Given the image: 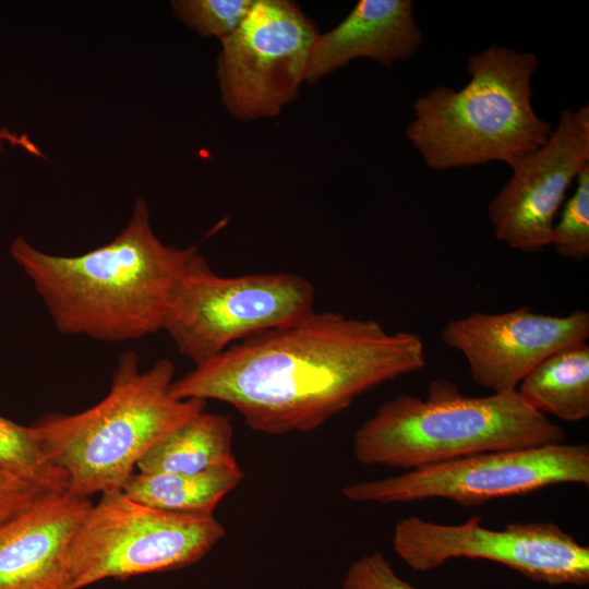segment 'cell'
I'll list each match as a JSON object with an SVG mask.
<instances>
[{"label":"cell","mask_w":589,"mask_h":589,"mask_svg":"<svg viewBox=\"0 0 589 589\" xmlns=\"http://www.w3.org/2000/svg\"><path fill=\"white\" fill-rule=\"evenodd\" d=\"M480 516L442 525L409 516L393 533V550L411 569L429 572L458 557L503 564L530 580L550 586H587L589 548L552 521L514 522L501 530L482 526Z\"/></svg>","instance_id":"cell-9"},{"label":"cell","mask_w":589,"mask_h":589,"mask_svg":"<svg viewBox=\"0 0 589 589\" xmlns=\"http://www.w3.org/2000/svg\"><path fill=\"white\" fill-rule=\"evenodd\" d=\"M314 300V286L303 276H220L197 251L172 290L161 330L196 366L245 338L308 314Z\"/></svg>","instance_id":"cell-6"},{"label":"cell","mask_w":589,"mask_h":589,"mask_svg":"<svg viewBox=\"0 0 589 589\" xmlns=\"http://www.w3.org/2000/svg\"><path fill=\"white\" fill-rule=\"evenodd\" d=\"M93 503L55 491L0 524V589H67L70 543Z\"/></svg>","instance_id":"cell-13"},{"label":"cell","mask_w":589,"mask_h":589,"mask_svg":"<svg viewBox=\"0 0 589 589\" xmlns=\"http://www.w3.org/2000/svg\"><path fill=\"white\" fill-rule=\"evenodd\" d=\"M0 467L27 472L51 467L43 456L32 425L0 416Z\"/></svg>","instance_id":"cell-21"},{"label":"cell","mask_w":589,"mask_h":589,"mask_svg":"<svg viewBox=\"0 0 589 589\" xmlns=\"http://www.w3.org/2000/svg\"><path fill=\"white\" fill-rule=\"evenodd\" d=\"M255 0H176L175 15L204 37L220 41L233 34L244 21Z\"/></svg>","instance_id":"cell-18"},{"label":"cell","mask_w":589,"mask_h":589,"mask_svg":"<svg viewBox=\"0 0 589 589\" xmlns=\"http://www.w3.org/2000/svg\"><path fill=\"white\" fill-rule=\"evenodd\" d=\"M228 416L202 411L163 436L140 459V472L197 473L238 465Z\"/></svg>","instance_id":"cell-15"},{"label":"cell","mask_w":589,"mask_h":589,"mask_svg":"<svg viewBox=\"0 0 589 589\" xmlns=\"http://www.w3.org/2000/svg\"><path fill=\"white\" fill-rule=\"evenodd\" d=\"M67 488V474L52 466L32 472L0 467V524L45 495Z\"/></svg>","instance_id":"cell-20"},{"label":"cell","mask_w":589,"mask_h":589,"mask_svg":"<svg viewBox=\"0 0 589 589\" xmlns=\"http://www.w3.org/2000/svg\"><path fill=\"white\" fill-rule=\"evenodd\" d=\"M588 337V312L557 316L529 308L473 312L449 321L441 333L443 342L465 357L472 381L492 393L516 390L544 359Z\"/></svg>","instance_id":"cell-12"},{"label":"cell","mask_w":589,"mask_h":589,"mask_svg":"<svg viewBox=\"0 0 589 589\" xmlns=\"http://www.w3.org/2000/svg\"><path fill=\"white\" fill-rule=\"evenodd\" d=\"M422 43L411 0H360L336 27L318 33L304 82L315 84L358 58L390 67L413 57Z\"/></svg>","instance_id":"cell-14"},{"label":"cell","mask_w":589,"mask_h":589,"mask_svg":"<svg viewBox=\"0 0 589 589\" xmlns=\"http://www.w3.org/2000/svg\"><path fill=\"white\" fill-rule=\"evenodd\" d=\"M342 589H418L400 578L380 552L361 556L347 569Z\"/></svg>","instance_id":"cell-22"},{"label":"cell","mask_w":589,"mask_h":589,"mask_svg":"<svg viewBox=\"0 0 589 589\" xmlns=\"http://www.w3.org/2000/svg\"><path fill=\"white\" fill-rule=\"evenodd\" d=\"M425 365L424 344L414 333L313 310L194 366L172 382L170 393L228 404L259 433H305L360 395Z\"/></svg>","instance_id":"cell-1"},{"label":"cell","mask_w":589,"mask_h":589,"mask_svg":"<svg viewBox=\"0 0 589 589\" xmlns=\"http://www.w3.org/2000/svg\"><path fill=\"white\" fill-rule=\"evenodd\" d=\"M533 52L491 46L469 57L461 89L437 86L417 98L406 136L425 165L448 170L503 161L543 145L552 131L532 106Z\"/></svg>","instance_id":"cell-5"},{"label":"cell","mask_w":589,"mask_h":589,"mask_svg":"<svg viewBox=\"0 0 589 589\" xmlns=\"http://www.w3.org/2000/svg\"><path fill=\"white\" fill-rule=\"evenodd\" d=\"M589 165V106L565 109L548 141L514 160L510 178L488 205L495 238L537 252L551 245L566 191Z\"/></svg>","instance_id":"cell-11"},{"label":"cell","mask_w":589,"mask_h":589,"mask_svg":"<svg viewBox=\"0 0 589 589\" xmlns=\"http://www.w3.org/2000/svg\"><path fill=\"white\" fill-rule=\"evenodd\" d=\"M315 23L290 0H255L238 29L221 40L220 96L241 121L277 117L304 82Z\"/></svg>","instance_id":"cell-10"},{"label":"cell","mask_w":589,"mask_h":589,"mask_svg":"<svg viewBox=\"0 0 589 589\" xmlns=\"http://www.w3.org/2000/svg\"><path fill=\"white\" fill-rule=\"evenodd\" d=\"M175 373L168 359L141 371L137 352L125 351L100 401L74 414L48 413L31 424L46 462L67 474L68 491L89 498L122 490L153 445L204 411L205 400L171 395Z\"/></svg>","instance_id":"cell-3"},{"label":"cell","mask_w":589,"mask_h":589,"mask_svg":"<svg viewBox=\"0 0 589 589\" xmlns=\"http://www.w3.org/2000/svg\"><path fill=\"white\" fill-rule=\"evenodd\" d=\"M589 484L588 444L484 452L401 474L346 485L341 493L358 503L394 504L447 498L461 506L526 495L549 485Z\"/></svg>","instance_id":"cell-8"},{"label":"cell","mask_w":589,"mask_h":589,"mask_svg":"<svg viewBox=\"0 0 589 589\" xmlns=\"http://www.w3.org/2000/svg\"><path fill=\"white\" fill-rule=\"evenodd\" d=\"M225 533L214 515L152 508L122 490L103 493L70 543L67 589L190 566Z\"/></svg>","instance_id":"cell-7"},{"label":"cell","mask_w":589,"mask_h":589,"mask_svg":"<svg viewBox=\"0 0 589 589\" xmlns=\"http://www.w3.org/2000/svg\"><path fill=\"white\" fill-rule=\"evenodd\" d=\"M197 251L163 243L141 199L113 240L84 254L45 253L22 237L10 247L58 332L111 342L161 330L172 290Z\"/></svg>","instance_id":"cell-2"},{"label":"cell","mask_w":589,"mask_h":589,"mask_svg":"<svg viewBox=\"0 0 589 589\" xmlns=\"http://www.w3.org/2000/svg\"><path fill=\"white\" fill-rule=\"evenodd\" d=\"M524 400L542 414L563 421L589 417V345L565 347L538 364L519 383Z\"/></svg>","instance_id":"cell-16"},{"label":"cell","mask_w":589,"mask_h":589,"mask_svg":"<svg viewBox=\"0 0 589 589\" xmlns=\"http://www.w3.org/2000/svg\"><path fill=\"white\" fill-rule=\"evenodd\" d=\"M577 188L552 228L551 245L563 257L589 256V165L577 176Z\"/></svg>","instance_id":"cell-19"},{"label":"cell","mask_w":589,"mask_h":589,"mask_svg":"<svg viewBox=\"0 0 589 589\" xmlns=\"http://www.w3.org/2000/svg\"><path fill=\"white\" fill-rule=\"evenodd\" d=\"M566 432L529 406L517 390L472 397L445 380L425 398L400 394L353 435L357 460L411 470L484 452L563 443Z\"/></svg>","instance_id":"cell-4"},{"label":"cell","mask_w":589,"mask_h":589,"mask_svg":"<svg viewBox=\"0 0 589 589\" xmlns=\"http://www.w3.org/2000/svg\"><path fill=\"white\" fill-rule=\"evenodd\" d=\"M243 479L239 465L197 473L134 472L122 491L152 508L194 515H214L220 501Z\"/></svg>","instance_id":"cell-17"}]
</instances>
